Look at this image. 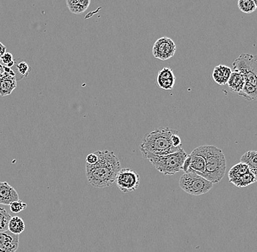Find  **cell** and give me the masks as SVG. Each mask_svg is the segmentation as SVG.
Instances as JSON below:
<instances>
[{
    "mask_svg": "<svg viewBox=\"0 0 257 252\" xmlns=\"http://www.w3.org/2000/svg\"><path fill=\"white\" fill-rule=\"evenodd\" d=\"M240 162L248 166L249 170L254 175L257 181V151L250 150L245 152L241 157Z\"/></svg>",
    "mask_w": 257,
    "mask_h": 252,
    "instance_id": "obj_16",
    "label": "cell"
},
{
    "mask_svg": "<svg viewBox=\"0 0 257 252\" xmlns=\"http://www.w3.org/2000/svg\"><path fill=\"white\" fill-rule=\"evenodd\" d=\"M6 49L7 48L0 42V61H1L2 57L6 53Z\"/></svg>",
    "mask_w": 257,
    "mask_h": 252,
    "instance_id": "obj_29",
    "label": "cell"
},
{
    "mask_svg": "<svg viewBox=\"0 0 257 252\" xmlns=\"http://www.w3.org/2000/svg\"><path fill=\"white\" fill-rule=\"evenodd\" d=\"M11 216L5 208H0V232L8 230Z\"/></svg>",
    "mask_w": 257,
    "mask_h": 252,
    "instance_id": "obj_23",
    "label": "cell"
},
{
    "mask_svg": "<svg viewBox=\"0 0 257 252\" xmlns=\"http://www.w3.org/2000/svg\"><path fill=\"white\" fill-rule=\"evenodd\" d=\"M117 187L123 192L136 191L139 187L141 177L134 170L124 168L120 170L115 179Z\"/></svg>",
    "mask_w": 257,
    "mask_h": 252,
    "instance_id": "obj_7",
    "label": "cell"
},
{
    "mask_svg": "<svg viewBox=\"0 0 257 252\" xmlns=\"http://www.w3.org/2000/svg\"><path fill=\"white\" fill-rule=\"evenodd\" d=\"M153 166L165 175H174L183 171V165L188 155L181 149L178 152L167 155H155L152 154H142Z\"/></svg>",
    "mask_w": 257,
    "mask_h": 252,
    "instance_id": "obj_5",
    "label": "cell"
},
{
    "mask_svg": "<svg viewBox=\"0 0 257 252\" xmlns=\"http://www.w3.org/2000/svg\"><path fill=\"white\" fill-rule=\"evenodd\" d=\"M12 69L15 72L16 78L17 81L22 80V78H26L29 75L30 72L31 71V67L29 66V64L25 61H22L19 63L15 61V64H14Z\"/></svg>",
    "mask_w": 257,
    "mask_h": 252,
    "instance_id": "obj_18",
    "label": "cell"
},
{
    "mask_svg": "<svg viewBox=\"0 0 257 252\" xmlns=\"http://www.w3.org/2000/svg\"><path fill=\"white\" fill-rule=\"evenodd\" d=\"M191 163L189 168H192L194 172L202 176L205 171V160L202 155L194 150L190 154Z\"/></svg>",
    "mask_w": 257,
    "mask_h": 252,
    "instance_id": "obj_15",
    "label": "cell"
},
{
    "mask_svg": "<svg viewBox=\"0 0 257 252\" xmlns=\"http://www.w3.org/2000/svg\"><path fill=\"white\" fill-rule=\"evenodd\" d=\"M253 3H254L255 6H256V8H257V0H253Z\"/></svg>",
    "mask_w": 257,
    "mask_h": 252,
    "instance_id": "obj_31",
    "label": "cell"
},
{
    "mask_svg": "<svg viewBox=\"0 0 257 252\" xmlns=\"http://www.w3.org/2000/svg\"><path fill=\"white\" fill-rule=\"evenodd\" d=\"M177 132L176 130L162 127L146 134L141 142V153L167 155L178 152L182 147H175L171 142L172 135Z\"/></svg>",
    "mask_w": 257,
    "mask_h": 252,
    "instance_id": "obj_3",
    "label": "cell"
},
{
    "mask_svg": "<svg viewBox=\"0 0 257 252\" xmlns=\"http://www.w3.org/2000/svg\"><path fill=\"white\" fill-rule=\"evenodd\" d=\"M25 229V223L22 218L19 216L11 217L8 225V230L16 235H20Z\"/></svg>",
    "mask_w": 257,
    "mask_h": 252,
    "instance_id": "obj_21",
    "label": "cell"
},
{
    "mask_svg": "<svg viewBox=\"0 0 257 252\" xmlns=\"http://www.w3.org/2000/svg\"><path fill=\"white\" fill-rule=\"evenodd\" d=\"M0 63L5 66V67L12 68L14 64H15V61L14 60V57H13V55L11 53L6 52L2 57Z\"/></svg>",
    "mask_w": 257,
    "mask_h": 252,
    "instance_id": "obj_25",
    "label": "cell"
},
{
    "mask_svg": "<svg viewBox=\"0 0 257 252\" xmlns=\"http://www.w3.org/2000/svg\"><path fill=\"white\" fill-rule=\"evenodd\" d=\"M19 246V235L11 231L0 232V252H16Z\"/></svg>",
    "mask_w": 257,
    "mask_h": 252,
    "instance_id": "obj_9",
    "label": "cell"
},
{
    "mask_svg": "<svg viewBox=\"0 0 257 252\" xmlns=\"http://www.w3.org/2000/svg\"><path fill=\"white\" fill-rule=\"evenodd\" d=\"M256 181V179L255 178L254 175L250 172V171H249L248 173H245V174L242 175L240 177L230 181V183L234 184L235 187L242 188V187H245L247 186L250 185V184H253Z\"/></svg>",
    "mask_w": 257,
    "mask_h": 252,
    "instance_id": "obj_19",
    "label": "cell"
},
{
    "mask_svg": "<svg viewBox=\"0 0 257 252\" xmlns=\"http://www.w3.org/2000/svg\"><path fill=\"white\" fill-rule=\"evenodd\" d=\"M244 83H245V80L242 74L234 71L231 74L230 78L226 85L230 89L231 92L239 94L243 88Z\"/></svg>",
    "mask_w": 257,
    "mask_h": 252,
    "instance_id": "obj_14",
    "label": "cell"
},
{
    "mask_svg": "<svg viewBox=\"0 0 257 252\" xmlns=\"http://www.w3.org/2000/svg\"><path fill=\"white\" fill-rule=\"evenodd\" d=\"M17 87V80L15 77L3 73L0 77V96H8L12 94Z\"/></svg>",
    "mask_w": 257,
    "mask_h": 252,
    "instance_id": "obj_13",
    "label": "cell"
},
{
    "mask_svg": "<svg viewBox=\"0 0 257 252\" xmlns=\"http://www.w3.org/2000/svg\"><path fill=\"white\" fill-rule=\"evenodd\" d=\"M171 142L175 147H182V144H181V139L178 135V131L172 135Z\"/></svg>",
    "mask_w": 257,
    "mask_h": 252,
    "instance_id": "obj_26",
    "label": "cell"
},
{
    "mask_svg": "<svg viewBox=\"0 0 257 252\" xmlns=\"http://www.w3.org/2000/svg\"><path fill=\"white\" fill-rule=\"evenodd\" d=\"M237 6L241 12L245 14H252L256 10L253 0H238Z\"/></svg>",
    "mask_w": 257,
    "mask_h": 252,
    "instance_id": "obj_22",
    "label": "cell"
},
{
    "mask_svg": "<svg viewBox=\"0 0 257 252\" xmlns=\"http://www.w3.org/2000/svg\"><path fill=\"white\" fill-rule=\"evenodd\" d=\"M27 207V204L21 200H16L10 204V209L12 211V213H18L26 209Z\"/></svg>",
    "mask_w": 257,
    "mask_h": 252,
    "instance_id": "obj_24",
    "label": "cell"
},
{
    "mask_svg": "<svg viewBox=\"0 0 257 252\" xmlns=\"http://www.w3.org/2000/svg\"><path fill=\"white\" fill-rule=\"evenodd\" d=\"M3 73H4V66L0 63V77L3 75Z\"/></svg>",
    "mask_w": 257,
    "mask_h": 252,
    "instance_id": "obj_30",
    "label": "cell"
},
{
    "mask_svg": "<svg viewBox=\"0 0 257 252\" xmlns=\"http://www.w3.org/2000/svg\"><path fill=\"white\" fill-rule=\"evenodd\" d=\"M97 162L94 165L86 163V175L88 182L96 188L110 187L115 181L119 172V160L113 152L97 150Z\"/></svg>",
    "mask_w": 257,
    "mask_h": 252,
    "instance_id": "obj_1",
    "label": "cell"
},
{
    "mask_svg": "<svg viewBox=\"0 0 257 252\" xmlns=\"http://www.w3.org/2000/svg\"><path fill=\"white\" fill-rule=\"evenodd\" d=\"M177 46L171 38L163 37L157 40L152 48L153 56L156 59L166 61L176 54Z\"/></svg>",
    "mask_w": 257,
    "mask_h": 252,
    "instance_id": "obj_8",
    "label": "cell"
},
{
    "mask_svg": "<svg viewBox=\"0 0 257 252\" xmlns=\"http://www.w3.org/2000/svg\"><path fill=\"white\" fill-rule=\"evenodd\" d=\"M249 171H250L249 170L248 166L245 165V163L240 162L237 164L234 165L230 168L229 173H228L229 182L234 180V179H237V178L240 177L242 175L248 173Z\"/></svg>",
    "mask_w": 257,
    "mask_h": 252,
    "instance_id": "obj_20",
    "label": "cell"
},
{
    "mask_svg": "<svg viewBox=\"0 0 257 252\" xmlns=\"http://www.w3.org/2000/svg\"><path fill=\"white\" fill-rule=\"evenodd\" d=\"M232 66L234 71L242 74L245 80L239 96L249 102L257 101V55L241 54Z\"/></svg>",
    "mask_w": 257,
    "mask_h": 252,
    "instance_id": "obj_2",
    "label": "cell"
},
{
    "mask_svg": "<svg viewBox=\"0 0 257 252\" xmlns=\"http://www.w3.org/2000/svg\"><path fill=\"white\" fill-rule=\"evenodd\" d=\"M91 0H67V6L70 12L76 15L83 14L89 7Z\"/></svg>",
    "mask_w": 257,
    "mask_h": 252,
    "instance_id": "obj_17",
    "label": "cell"
},
{
    "mask_svg": "<svg viewBox=\"0 0 257 252\" xmlns=\"http://www.w3.org/2000/svg\"><path fill=\"white\" fill-rule=\"evenodd\" d=\"M205 160V171L202 177L213 184L220 182L225 176L226 160L221 149L211 145H203L194 149Z\"/></svg>",
    "mask_w": 257,
    "mask_h": 252,
    "instance_id": "obj_4",
    "label": "cell"
},
{
    "mask_svg": "<svg viewBox=\"0 0 257 252\" xmlns=\"http://www.w3.org/2000/svg\"><path fill=\"white\" fill-rule=\"evenodd\" d=\"M19 200V194L8 182H0V204L10 205L13 202Z\"/></svg>",
    "mask_w": 257,
    "mask_h": 252,
    "instance_id": "obj_11",
    "label": "cell"
},
{
    "mask_svg": "<svg viewBox=\"0 0 257 252\" xmlns=\"http://www.w3.org/2000/svg\"><path fill=\"white\" fill-rule=\"evenodd\" d=\"M176 78L170 67H165L159 72L157 78V86L161 89L170 91L176 84Z\"/></svg>",
    "mask_w": 257,
    "mask_h": 252,
    "instance_id": "obj_10",
    "label": "cell"
},
{
    "mask_svg": "<svg viewBox=\"0 0 257 252\" xmlns=\"http://www.w3.org/2000/svg\"><path fill=\"white\" fill-rule=\"evenodd\" d=\"M232 69L223 64L217 66L212 73V78L215 83L219 86H225L230 78L232 74Z\"/></svg>",
    "mask_w": 257,
    "mask_h": 252,
    "instance_id": "obj_12",
    "label": "cell"
},
{
    "mask_svg": "<svg viewBox=\"0 0 257 252\" xmlns=\"http://www.w3.org/2000/svg\"><path fill=\"white\" fill-rule=\"evenodd\" d=\"M179 186L186 193L198 196L208 192L213 184L189 168L180 178Z\"/></svg>",
    "mask_w": 257,
    "mask_h": 252,
    "instance_id": "obj_6",
    "label": "cell"
},
{
    "mask_svg": "<svg viewBox=\"0 0 257 252\" xmlns=\"http://www.w3.org/2000/svg\"><path fill=\"white\" fill-rule=\"evenodd\" d=\"M97 155H96L95 152H94L87 155V157H86V163L89 165H94L97 162Z\"/></svg>",
    "mask_w": 257,
    "mask_h": 252,
    "instance_id": "obj_27",
    "label": "cell"
},
{
    "mask_svg": "<svg viewBox=\"0 0 257 252\" xmlns=\"http://www.w3.org/2000/svg\"><path fill=\"white\" fill-rule=\"evenodd\" d=\"M190 163H191V158L190 155H188L187 158H186V160H185L184 165H183V171L185 172H186V171L189 170V167H190Z\"/></svg>",
    "mask_w": 257,
    "mask_h": 252,
    "instance_id": "obj_28",
    "label": "cell"
}]
</instances>
